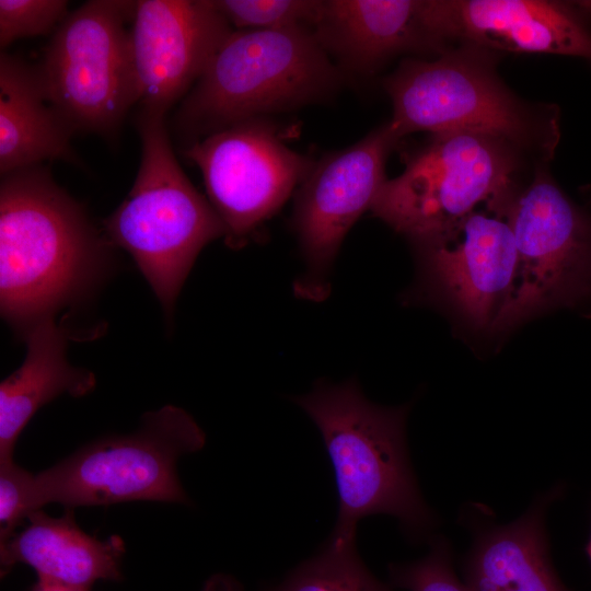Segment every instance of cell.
<instances>
[{"label":"cell","instance_id":"1","mask_svg":"<svg viewBox=\"0 0 591 591\" xmlns=\"http://www.w3.org/2000/svg\"><path fill=\"white\" fill-rule=\"evenodd\" d=\"M111 247L47 167L1 176L0 311L22 338L99 285Z\"/></svg>","mask_w":591,"mask_h":591},{"label":"cell","instance_id":"2","mask_svg":"<svg viewBox=\"0 0 591 591\" xmlns=\"http://www.w3.org/2000/svg\"><path fill=\"white\" fill-rule=\"evenodd\" d=\"M299 405L320 430L334 468L338 512L329 536L357 541L360 520L394 517L412 541L425 540L436 518L420 494L406 444L408 405L383 407L355 379L317 383Z\"/></svg>","mask_w":591,"mask_h":591},{"label":"cell","instance_id":"3","mask_svg":"<svg viewBox=\"0 0 591 591\" xmlns=\"http://www.w3.org/2000/svg\"><path fill=\"white\" fill-rule=\"evenodd\" d=\"M345 80L310 26L235 30L182 100L173 130L186 147L243 120L327 101Z\"/></svg>","mask_w":591,"mask_h":591},{"label":"cell","instance_id":"4","mask_svg":"<svg viewBox=\"0 0 591 591\" xmlns=\"http://www.w3.org/2000/svg\"><path fill=\"white\" fill-rule=\"evenodd\" d=\"M137 118L140 165L129 193L104 220V235L131 255L170 318L198 254L224 236L225 227L178 164L166 116Z\"/></svg>","mask_w":591,"mask_h":591},{"label":"cell","instance_id":"5","mask_svg":"<svg viewBox=\"0 0 591 591\" xmlns=\"http://www.w3.org/2000/svg\"><path fill=\"white\" fill-rule=\"evenodd\" d=\"M490 57L464 44L434 60L405 59L384 81L393 104L389 123L398 138L417 131L476 132L551 157L559 136L557 112L542 114L519 100L499 80Z\"/></svg>","mask_w":591,"mask_h":591},{"label":"cell","instance_id":"6","mask_svg":"<svg viewBox=\"0 0 591 591\" xmlns=\"http://www.w3.org/2000/svg\"><path fill=\"white\" fill-rule=\"evenodd\" d=\"M205 443V432L183 408L148 412L135 432L97 439L35 474L32 510L51 502L71 509L128 501L189 505L176 463Z\"/></svg>","mask_w":591,"mask_h":591},{"label":"cell","instance_id":"7","mask_svg":"<svg viewBox=\"0 0 591 591\" xmlns=\"http://www.w3.org/2000/svg\"><path fill=\"white\" fill-rule=\"evenodd\" d=\"M521 151L510 141L476 132L432 135L386 179L370 210L414 244L437 237L478 209L513 192Z\"/></svg>","mask_w":591,"mask_h":591},{"label":"cell","instance_id":"8","mask_svg":"<svg viewBox=\"0 0 591 591\" xmlns=\"http://www.w3.org/2000/svg\"><path fill=\"white\" fill-rule=\"evenodd\" d=\"M136 1L91 0L56 27L37 66L47 102L74 134L108 139L137 105L130 28Z\"/></svg>","mask_w":591,"mask_h":591},{"label":"cell","instance_id":"9","mask_svg":"<svg viewBox=\"0 0 591 591\" xmlns=\"http://www.w3.org/2000/svg\"><path fill=\"white\" fill-rule=\"evenodd\" d=\"M514 236L513 298L495 332L555 309L591 301V209L573 201L541 167L497 209Z\"/></svg>","mask_w":591,"mask_h":591},{"label":"cell","instance_id":"10","mask_svg":"<svg viewBox=\"0 0 591 591\" xmlns=\"http://www.w3.org/2000/svg\"><path fill=\"white\" fill-rule=\"evenodd\" d=\"M202 174L225 243L243 247L299 187L313 165L267 117L243 120L183 148Z\"/></svg>","mask_w":591,"mask_h":591},{"label":"cell","instance_id":"11","mask_svg":"<svg viewBox=\"0 0 591 591\" xmlns=\"http://www.w3.org/2000/svg\"><path fill=\"white\" fill-rule=\"evenodd\" d=\"M414 245L418 283L412 297L445 306L474 331L494 333L518 276L515 241L506 217L477 209L448 232Z\"/></svg>","mask_w":591,"mask_h":591},{"label":"cell","instance_id":"12","mask_svg":"<svg viewBox=\"0 0 591 591\" xmlns=\"http://www.w3.org/2000/svg\"><path fill=\"white\" fill-rule=\"evenodd\" d=\"M399 140L387 121L313 163L298 187L292 213L306 266L294 283L297 296L320 301L328 294L333 262L346 234L387 179L386 160Z\"/></svg>","mask_w":591,"mask_h":591},{"label":"cell","instance_id":"13","mask_svg":"<svg viewBox=\"0 0 591 591\" xmlns=\"http://www.w3.org/2000/svg\"><path fill=\"white\" fill-rule=\"evenodd\" d=\"M232 31L215 0L136 1L130 35L139 113L166 116Z\"/></svg>","mask_w":591,"mask_h":591},{"label":"cell","instance_id":"14","mask_svg":"<svg viewBox=\"0 0 591 591\" xmlns=\"http://www.w3.org/2000/svg\"><path fill=\"white\" fill-rule=\"evenodd\" d=\"M430 23L447 44L486 50L581 58L591 66V10L587 2L544 0H427Z\"/></svg>","mask_w":591,"mask_h":591},{"label":"cell","instance_id":"15","mask_svg":"<svg viewBox=\"0 0 591 591\" xmlns=\"http://www.w3.org/2000/svg\"><path fill=\"white\" fill-rule=\"evenodd\" d=\"M312 30L345 77L374 74L403 53L447 49L426 0H321Z\"/></svg>","mask_w":591,"mask_h":591},{"label":"cell","instance_id":"16","mask_svg":"<svg viewBox=\"0 0 591 591\" xmlns=\"http://www.w3.org/2000/svg\"><path fill=\"white\" fill-rule=\"evenodd\" d=\"M125 551L119 535L97 540L82 531L71 508L57 518L37 510L0 543L1 571L24 564L36 571L37 581L91 590L99 580H121Z\"/></svg>","mask_w":591,"mask_h":591},{"label":"cell","instance_id":"17","mask_svg":"<svg viewBox=\"0 0 591 591\" xmlns=\"http://www.w3.org/2000/svg\"><path fill=\"white\" fill-rule=\"evenodd\" d=\"M560 486L536 498L529 510L508 524H478L462 564L468 591H570L549 557L545 530L547 507Z\"/></svg>","mask_w":591,"mask_h":591},{"label":"cell","instance_id":"18","mask_svg":"<svg viewBox=\"0 0 591 591\" xmlns=\"http://www.w3.org/2000/svg\"><path fill=\"white\" fill-rule=\"evenodd\" d=\"M70 336L63 322L47 318L24 336L22 366L0 384V461L12 460L20 433L34 414L62 394L80 397L92 392L95 375L67 360Z\"/></svg>","mask_w":591,"mask_h":591},{"label":"cell","instance_id":"19","mask_svg":"<svg viewBox=\"0 0 591 591\" xmlns=\"http://www.w3.org/2000/svg\"><path fill=\"white\" fill-rule=\"evenodd\" d=\"M73 135L47 102L37 66L16 55H0V173L62 160L82 165Z\"/></svg>","mask_w":591,"mask_h":591},{"label":"cell","instance_id":"20","mask_svg":"<svg viewBox=\"0 0 591 591\" xmlns=\"http://www.w3.org/2000/svg\"><path fill=\"white\" fill-rule=\"evenodd\" d=\"M263 591H393L368 569L357 541L331 536L310 558L290 570L275 587Z\"/></svg>","mask_w":591,"mask_h":591},{"label":"cell","instance_id":"21","mask_svg":"<svg viewBox=\"0 0 591 591\" xmlns=\"http://www.w3.org/2000/svg\"><path fill=\"white\" fill-rule=\"evenodd\" d=\"M217 8L236 30L312 27L320 0H215Z\"/></svg>","mask_w":591,"mask_h":591},{"label":"cell","instance_id":"22","mask_svg":"<svg viewBox=\"0 0 591 591\" xmlns=\"http://www.w3.org/2000/svg\"><path fill=\"white\" fill-rule=\"evenodd\" d=\"M393 586L407 591H468L454 570L450 544L432 537L429 553L412 563L391 564Z\"/></svg>","mask_w":591,"mask_h":591},{"label":"cell","instance_id":"23","mask_svg":"<svg viewBox=\"0 0 591 591\" xmlns=\"http://www.w3.org/2000/svg\"><path fill=\"white\" fill-rule=\"evenodd\" d=\"M65 0H0V46L49 33L67 16Z\"/></svg>","mask_w":591,"mask_h":591},{"label":"cell","instance_id":"24","mask_svg":"<svg viewBox=\"0 0 591 591\" xmlns=\"http://www.w3.org/2000/svg\"><path fill=\"white\" fill-rule=\"evenodd\" d=\"M35 474L14 460L0 461V543L9 540L33 512L31 494Z\"/></svg>","mask_w":591,"mask_h":591},{"label":"cell","instance_id":"25","mask_svg":"<svg viewBox=\"0 0 591 591\" xmlns=\"http://www.w3.org/2000/svg\"><path fill=\"white\" fill-rule=\"evenodd\" d=\"M32 591H91L37 581Z\"/></svg>","mask_w":591,"mask_h":591},{"label":"cell","instance_id":"26","mask_svg":"<svg viewBox=\"0 0 591 591\" xmlns=\"http://www.w3.org/2000/svg\"><path fill=\"white\" fill-rule=\"evenodd\" d=\"M586 553H587V555H588V557H589V559L591 561V536H590L589 543H588V545L586 547Z\"/></svg>","mask_w":591,"mask_h":591}]
</instances>
